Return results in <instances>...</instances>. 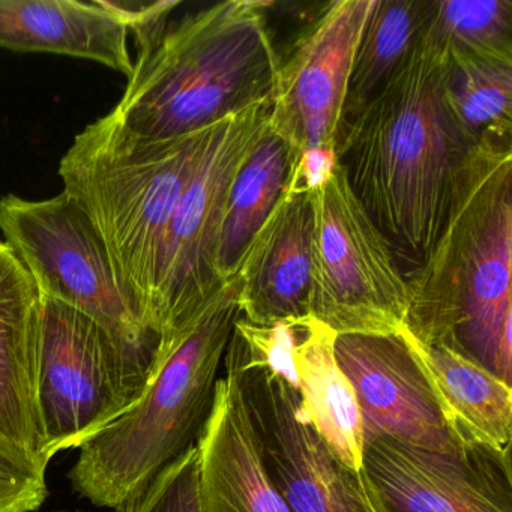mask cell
Instances as JSON below:
<instances>
[{
  "instance_id": "6da1fadb",
  "label": "cell",
  "mask_w": 512,
  "mask_h": 512,
  "mask_svg": "<svg viewBox=\"0 0 512 512\" xmlns=\"http://www.w3.org/2000/svg\"><path fill=\"white\" fill-rule=\"evenodd\" d=\"M511 254L512 149L473 146L452 179L434 244L406 280L404 329L512 388Z\"/></svg>"
},
{
  "instance_id": "7a4b0ae2",
  "label": "cell",
  "mask_w": 512,
  "mask_h": 512,
  "mask_svg": "<svg viewBox=\"0 0 512 512\" xmlns=\"http://www.w3.org/2000/svg\"><path fill=\"white\" fill-rule=\"evenodd\" d=\"M449 58L422 29L373 100L341 128L338 164L392 250L421 265L434 244L452 179L472 146L449 116Z\"/></svg>"
},
{
  "instance_id": "3957f363",
  "label": "cell",
  "mask_w": 512,
  "mask_h": 512,
  "mask_svg": "<svg viewBox=\"0 0 512 512\" xmlns=\"http://www.w3.org/2000/svg\"><path fill=\"white\" fill-rule=\"evenodd\" d=\"M238 274L158 341L139 400L80 446L71 485L100 508L145 488L205 430L239 308Z\"/></svg>"
},
{
  "instance_id": "277c9868",
  "label": "cell",
  "mask_w": 512,
  "mask_h": 512,
  "mask_svg": "<svg viewBox=\"0 0 512 512\" xmlns=\"http://www.w3.org/2000/svg\"><path fill=\"white\" fill-rule=\"evenodd\" d=\"M268 2L229 0L185 16L139 49L116 118L137 136L173 140L272 101L280 58Z\"/></svg>"
},
{
  "instance_id": "5b68a950",
  "label": "cell",
  "mask_w": 512,
  "mask_h": 512,
  "mask_svg": "<svg viewBox=\"0 0 512 512\" xmlns=\"http://www.w3.org/2000/svg\"><path fill=\"white\" fill-rule=\"evenodd\" d=\"M206 131L145 139L110 112L74 137L59 164L64 193L88 215L118 283L152 332L164 241Z\"/></svg>"
},
{
  "instance_id": "8992f818",
  "label": "cell",
  "mask_w": 512,
  "mask_h": 512,
  "mask_svg": "<svg viewBox=\"0 0 512 512\" xmlns=\"http://www.w3.org/2000/svg\"><path fill=\"white\" fill-rule=\"evenodd\" d=\"M5 242L34 278L41 296L97 322L149 374L158 337L118 283L103 239L83 209L62 191L52 199H0Z\"/></svg>"
},
{
  "instance_id": "52a82bcc",
  "label": "cell",
  "mask_w": 512,
  "mask_h": 512,
  "mask_svg": "<svg viewBox=\"0 0 512 512\" xmlns=\"http://www.w3.org/2000/svg\"><path fill=\"white\" fill-rule=\"evenodd\" d=\"M313 209L310 314L341 334L397 335L409 289L394 250L338 164L323 187L308 191Z\"/></svg>"
},
{
  "instance_id": "ba28073f",
  "label": "cell",
  "mask_w": 512,
  "mask_h": 512,
  "mask_svg": "<svg viewBox=\"0 0 512 512\" xmlns=\"http://www.w3.org/2000/svg\"><path fill=\"white\" fill-rule=\"evenodd\" d=\"M269 115L271 101H262L206 131L164 241L152 310L158 340L224 283L217 257L230 185L265 131Z\"/></svg>"
},
{
  "instance_id": "9c48e42d",
  "label": "cell",
  "mask_w": 512,
  "mask_h": 512,
  "mask_svg": "<svg viewBox=\"0 0 512 512\" xmlns=\"http://www.w3.org/2000/svg\"><path fill=\"white\" fill-rule=\"evenodd\" d=\"M149 374L94 320L41 296V424L50 457L80 448L127 412Z\"/></svg>"
},
{
  "instance_id": "30bf717a",
  "label": "cell",
  "mask_w": 512,
  "mask_h": 512,
  "mask_svg": "<svg viewBox=\"0 0 512 512\" xmlns=\"http://www.w3.org/2000/svg\"><path fill=\"white\" fill-rule=\"evenodd\" d=\"M224 365L235 373L266 475L292 512H376L361 472L322 439L301 392L268 368L248 365L233 332Z\"/></svg>"
},
{
  "instance_id": "8fae6325",
  "label": "cell",
  "mask_w": 512,
  "mask_h": 512,
  "mask_svg": "<svg viewBox=\"0 0 512 512\" xmlns=\"http://www.w3.org/2000/svg\"><path fill=\"white\" fill-rule=\"evenodd\" d=\"M361 473L376 512H512L511 448L439 451L383 437L365 443Z\"/></svg>"
},
{
  "instance_id": "7c38bea8",
  "label": "cell",
  "mask_w": 512,
  "mask_h": 512,
  "mask_svg": "<svg viewBox=\"0 0 512 512\" xmlns=\"http://www.w3.org/2000/svg\"><path fill=\"white\" fill-rule=\"evenodd\" d=\"M376 0H338L281 62L269 127L292 149L337 151L353 56Z\"/></svg>"
},
{
  "instance_id": "4fadbf2b",
  "label": "cell",
  "mask_w": 512,
  "mask_h": 512,
  "mask_svg": "<svg viewBox=\"0 0 512 512\" xmlns=\"http://www.w3.org/2000/svg\"><path fill=\"white\" fill-rule=\"evenodd\" d=\"M334 352L358 400L364 445L386 437L451 451L463 443L446 424L436 395L401 334L337 335Z\"/></svg>"
},
{
  "instance_id": "5bb4252c",
  "label": "cell",
  "mask_w": 512,
  "mask_h": 512,
  "mask_svg": "<svg viewBox=\"0 0 512 512\" xmlns=\"http://www.w3.org/2000/svg\"><path fill=\"white\" fill-rule=\"evenodd\" d=\"M313 209L308 191L284 193L239 265L242 319L265 326L310 314Z\"/></svg>"
},
{
  "instance_id": "9a60e30c",
  "label": "cell",
  "mask_w": 512,
  "mask_h": 512,
  "mask_svg": "<svg viewBox=\"0 0 512 512\" xmlns=\"http://www.w3.org/2000/svg\"><path fill=\"white\" fill-rule=\"evenodd\" d=\"M202 512H292L266 475L235 373L226 367L196 443Z\"/></svg>"
},
{
  "instance_id": "2e32d148",
  "label": "cell",
  "mask_w": 512,
  "mask_h": 512,
  "mask_svg": "<svg viewBox=\"0 0 512 512\" xmlns=\"http://www.w3.org/2000/svg\"><path fill=\"white\" fill-rule=\"evenodd\" d=\"M130 29L110 0H0V47L98 62L130 77Z\"/></svg>"
},
{
  "instance_id": "e0dca14e",
  "label": "cell",
  "mask_w": 512,
  "mask_h": 512,
  "mask_svg": "<svg viewBox=\"0 0 512 512\" xmlns=\"http://www.w3.org/2000/svg\"><path fill=\"white\" fill-rule=\"evenodd\" d=\"M424 371L455 439L511 448L512 388L446 346H425L400 332Z\"/></svg>"
},
{
  "instance_id": "ac0fdd59",
  "label": "cell",
  "mask_w": 512,
  "mask_h": 512,
  "mask_svg": "<svg viewBox=\"0 0 512 512\" xmlns=\"http://www.w3.org/2000/svg\"><path fill=\"white\" fill-rule=\"evenodd\" d=\"M335 338L337 334L325 323L313 316L305 317L295 349L299 392L314 428L335 457L349 469L361 472V412L352 383L335 359Z\"/></svg>"
},
{
  "instance_id": "d6986e66",
  "label": "cell",
  "mask_w": 512,
  "mask_h": 512,
  "mask_svg": "<svg viewBox=\"0 0 512 512\" xmlns=\"http://www.w3.org/2000/svg\"><path fill=\"white\" fill-rule=\"evenodd\" d=\"M295 157L286 140L266 125L230 185L218 245L221 281L238 272L242 257L289 185Z\"/></svg>"
},
{
  "instance_id": "ffe728a7",
  "label": "cell",
  "mask_w": 512,
  "mask_h": 512,
  "mask_svg": "<svg viewBox=\"0 0 512 512\" xmlns=\"http://www.w3.org/2000/svg\"><path fill=\"white\" fill-rule=\"evenodd\" d=\"M443 101L470 146L511 148L512 62L500 59H449Z\"/></svg>"
},
{
  "instance_id": "44dd1931",
  "label": "cell",
  "mask_w": 512,
  "mask_h": 512,
  "mask_svg": "<svg viewBox=\"0 0 512 512\" xmlns=\"http://www.w3.org/2000/svg\"><path fill=\"white\" fill-rule=\"evenodd\" d=\"M427 10L428 0H376L353 56L343 125L373 100L409 55L421 37Z\"/></svg>"
},
{
  "instance_id": "7402d4cb",
  "label": "cell",
  "mask_w": 512,
  "mask_h": 512,
  "mask_svg": "<svg viewBox=\"0 0 512 512\" xmlns=\"http://www.w3.org/2000/svg\"><path fill=\"white\" fill-rule=\"evenodd\" d=\"M40 353V290L13 248L0 241V397L37 376Z\"/></svg>"
},
{
  "instance_id": "603a6c76",
  "label": "cell",
  "mask_w": 512,
  "mask_h": 512,
  "mask_svg": "<svg viewBox=\"0 0 512 512\" xmlns=\"http://www.w3.org/2000/svg\"><path fill=\"white\" fill-rule=\"evenodd\" d=\"M424 31L448 58L512 62L511 0H433Z\"/></svg>"
},
{
  "instance_id": "cb8c5ba5",
  "label": "cell",
  "mask_w": 512,
  "mask_h": 512,
  "mask_svg": "<svg viewBox=\"0 0 512 512\" xmlns=\"http://www.w3.org/2000/svg\"><path fill=\"white\" fill-rule=\"evenodd\" d=\"M115 512H202L197 446L164 467L139 493L116 506Z\"/></svg>"
},
{
  "instance_id": "d4e9b609",
  "label": "cell",
  "mask_w": 512,
  "mask_h": 512,
  "mask_svg": "<svg viewBox=\"0 0 512 512\" xmlns=\"http://www.w3.org/2000/svg\"><path fill=\"white\" fill-rule=\"evenodd\" d=\"M46 478L0 452V512H32L46 500Z\"/></svg>"
},
{
  "instance_id": "484cf974",
  "label": "cell",
  "mask_w": 512,
  "mask_h": 512,
  "mask_svg": "<svg viewBox=\"0 0 512 512\" xmlns=\"http://www.w3.org/2000/svg\"><path fill=\"white\" fill-rule=\"evenodd\" d=\"M337 166L335 149H307L299 155L293 166L287 193L295 190L313 191L323 187Z\"/></svg>"
},
{
  "instance_id": "4316f807",
  "label": "cell",
  "mask_w": 512,
  "mask_h": 512,
  "mask_svg": "<svg viewBox=\"0 0 512 512\" xmlns=\"http://www.w3.org/2000/svg\"><path fill=\"white\" fill-rule=\"evenodd\" d=\"M56 512H85V511H56Z\"/></svg>"
}]
</instances>
